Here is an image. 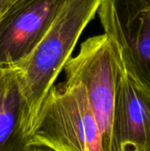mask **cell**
Wrapping results in <instances>:
<instances>
[{"label":"cell","mask_w":150,"mask_h":151,"mask_svg":"<svg viewBox=\"0 0 150 151\" xmlns=\"http://www.w3.org/2000/svg\"><path fill=\"white\" fill-rule=\"evenodd\" d=\"M103 0H68L45 35L17 68L32 134L42 104Z\"/></svg>","instance_id":"6da1fadb"},{"label":"cell","mask_w":150,"mask_h":151,"mask_svg":"<svg viewBox=\"0 0 150 151\" xmlns=\"http://www.w3.org/2000/svg\"><path fill=\"white\" fill-rule=\"evenodd\" d=\"M30 145L55 151H106L83 88L65 81L47 95L31 134Z\"/></svg>","instance_id":"7a4b0ae2"},{"label":"cell","mask_w":150,"mask_h":151,"mask_svg":"<svg viewBox=\"0 0 150 151\" xmlns=\"http://www.w3.org/2000/svg\"><path fill=\"white\" fill-rule=\"evenodd\" d=\"M64 71L65 81L84 89L103 136L106 151H111V134L120 67L105 34L82 42L79 53L70 58Z\"/></svg>","instance_id":"3957f363"},{"label":"cell","mask_w":150,"mask_h":151,"mask_svg":"<svg viewBox=\"0 0 150 151\" xmlns=\"http://www.w3.org/2000/svg\"><path fill=\"white\" fill-rule=\"evenodd\" d=\"M97 13L119 67L150 91V0H103Z\"/></svg>","instance_id":"277c9868"},{"label":"cell","mask_w":150,"mask_h":151,"mask_svg":"<svg viewBox=\"0 0 150 151\" xmlns=\"http://www.w3.org/2000/svg\"><path fill=\"white\" fill-rule=\"evenodd\" d=\"M68 0H16L0 17V65L26 58Z\"/></svg>","instance_id":"5b68a950"},{"label":"cell","mask_w":150,"mask_h":151,"mask_svg":"<svg viewBox=\"0 0 150 151\" xmlns=\"http://www.w3.org/2000/svg\"><path fill=\"white\" fill-rule=\"evenodd\" d=\"M111 151H150V91L120 68Z\"/></svg>","instance_id":"8992f818"},{"label":"cell","mask_w":150,"mask_h":151,"mask_svg":"<svg viewBox=\"0 0 150 151\" xmlns=\"http://www.w3.org/2000/svg\"><path fill=\"white\" fill-rule=\"evenodd\" d=\"M28 111L14 65H0V151H28Z\"/></svg>","instance_id":"52a82bcc"},{"label":"cell","mask_w":150,"mask_h":151,"mask_svg":"<svg viewBox=\"0 0 150 151\" xmlns=\"http://www.w3.org/2000/svg\"><path fill=\"white\" fill-rule=\"evenodd\" d=\"M16 0H0V17Z\"/></svg>","instance_id":"ba28073f"},{"label":"cell","mask_w":150,"mask_h":151,"mask_svg":"<svg viewBox=\"0 0 150 151\" xmlns=\"http://www.w3.org/2000/svg\"><path fill=\"white\" fill-rule=\"evenodd\" d=\"M28 151H55L43 145H30Z\"/></svg>","instance_id":"9c48e42d"}]
</instances>
